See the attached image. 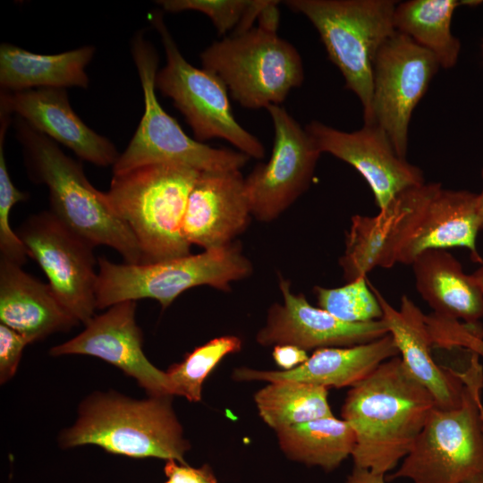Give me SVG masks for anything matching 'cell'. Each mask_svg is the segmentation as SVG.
<instances>
[{"instance_id":"cell-1","label":"cell","mask_w":483,"mask_h":483,"mask_svg":"<svg viewBox=\"0 0 483 483\" xmlns=\"http://www.w3.org/2000/svg\"><path fill=\"white\" fill-rule=\"evenodd\" d=\"M480 230L478 194L425 182L399 193L376 216H353L339 265L352 282L377 267L411 265L429 250L466 248L482 262L476 246Z\"/></svg>"},{"instance_id":"cell-2","label":"cell","mask_w":483,"mask_h":483,"mask_svg":"<svg viewBox=\"0 0 483 483\" xmlns=\"http://www.w3.org/2000/svg\"><path fill=\"white\" fill-rule=\"evenodd\" d=\"M436 402L400 356L391 358L352 386L341 416L352 428L354 467L386 474L411 448Z\"/></svg>"},{"instance_id":"cell-3","label":"cell","mask_w":483,"mask_h":483,"mask_svg":"<svg viewBox=\"0 0 483 483\" xmlns=\"http://www.w3.org/2000/svg\"><path fill=\"white\" fill-rule=\"evenodd\" d=\"M17 138L22 145L30 179L49 190L51 212L93 247L115 250L124 263H142L138 242L114 211L105 192L88 181L80 163L65 155L56 142L17 117Z\"/></svg>"},{"instance_id":"cell-4","label":"cell","mask_w":483,"mask_h":483,"mask_svg":"<svg viewBox=\"0 0 483 483\" xmlns=\"http://www.w3.org/2000/svg\"><path fill=\"white\" fill-rule=\"evenodd\" d=\"M171 400L172 396L137 400L114 392L94 393L81 402L75 423L61 433L60 445H95L131 458L186 463L191 445Z\"/></svg>"},{"instance_id":"cell-5","label":"cell","mask_w":483,"mask_h":483,"mask_svg":"<svg viewBox=\"0 0 483 483\" xmlns=\"http://www.w3.org/2000/svg\"><path fill=\"white\" fill-rule=\"evenodd\" d=\"M199 173L185 165L160 163L113 175L106 199L134 234L142 263L191 254L182 225Z\"/></svg>"},{"instance_id":"cell-6","label":"cell","mask_w":483,"mask_h":483,"mask_svg":"<svg viewBox=\"0 0 483 483\" xmlns=\"http://www.w3.org/2000/svg\"><path fill=\"white\" fill-rule=\"evenodd\" d=\"M482 365L470 352L464 370L462 404L454 409L435 407L399 468L386 480L407 479L412 483H464L483 474Z\"/></svg>"},{"instance_id":"cell-7","label":"cell","mask_w":483,"mask_h":483,"mask_svg":"<svg viewBox=\"0 0 483 483\" xmlns=\"http://www.w3.org/2000/svg\"><path fill=\"white\" fill-rule=\"evenodd\" d=\"M318 30L346 88L360 99L364 124H374L373 65L383 43L395 31L392 0H288Z\"/></svg>"},{"instance_id":"cell-8","label":"cell","mask_w":483,"mask_h":483,"mask_svg":"<svg viewBox=\"0 0 483 483\" xmlns=\"http://www.w3.org/2000/svg\"><path fill=\"white\" fill-rule=\"evenodd\" d=\"M97 265V309L141 299L156 300L165 309L192 287L208 285L228 292L233 282L252 273L250 261L233 242L154 263L116 264L99 257Z\"/></svg>"},{"instance_id":"cell-9","label":"cell","mask_w":483,"mask_h":483,"mask_svg":"<svg viewBox=\"0 0 483 483\" xmlns=\"http://www.w3.org/2000/svg\"><path fill=\"white\" fill-rule=\"evenodd\" d=\"M200 59L203 68L218 76L246 108L280 106L304 79L297 49L276 31L259 26L215 41Z\"/></svg>"},{"instance_id":"cell-10","label":"cell","mask_w":483,"mask_h":483,"mask_svg":"<svg viewBox=\"0 0 483 483\" xmlns=\"http://www.w3.org/2000/svg\"><path fill=\"white\" fill-rule=\"evenodd\" d=\"M131 53L142 87L144 113L131 142L113 165L114 174L160 163L182 164L200 172L243 167L250 158L247 155L192 140L163 109L155 92L157 53L141 33L133 38Z\"/></svg>"},{"instance_id":"cell-11","label":"cell","mask_w":483,"mask_h":483,"mask_svg":"<svg viewBox=\"0 0 483 483\" xmlns=\"http://www.w3.org/2000/svg\"><path fill=\"white\" fill-rule=\"evenodd\" d=\"M150 18L161 37L166 56V64L157 73L156 88L174 101L192 129L196 140L203 143L210 139H223L249 157L263 158V144L233 116L223 80L212 72L199 69L186 61L161 13L155 12Z\"/></svg>"},{"instance_id":"cell-12","label":"cell","mask_w":483,"mask_h":483,"mask_svg":"<svg viewBox=\"0 0 483 483\" xmlns=\"http://www.w3.org/2000/svg\"><path fill=\"white\" fill-rule=\"evenodd\" d=\"M16 233L29 257L37 261L47 275L59 301L86 325L97 309L94 247L51 211L30 216Z\"/></svg>"},{"instance_id":"cell-13","label":"cell","mask_w":483,"mask_h":483,"mask_svg":"<svg viewBox=\"0 0 483 483\" xmlns=\"http://www.w3.org/2000/svg\"><path fill=\"white\" fill-rule=\"evenodd\" d=\"M436 58L408 36L394 31L379 47L373 65L374 124L406 158L412 111L439 68Z\"/></svg>"},{"instance_id":"cell-14","label":"cell","mask_w":483,"mask_h":483,"mask_svg":"<svg viewBox=\"0 0 483 483\" xmlns=\"http://www.w3.org/2000/svg\"><path fill=\"white\" fill-rule=\"evenodd\" d=\"M275 131L271 157L245 178L251 215L270 222L284 212L309 188L322 154L313 139L281 106L266 108Z\"/></svg>"},{"instance_id":"cell-15","label":"cell","mask_w":483,"mask_h":483,"mask_svg":"<svg viewBox=\"0 0 483 483\" xmlns=\"http://www.w3.org/2000/svg\"><path fill=\"white\" fill-rule=\"evenodd\" d=\"M305 130L321 153L348 163L362 175L379 210L404 190L425 183L421 169L399 157L377 124L346 132L312 121Z\"/></svg>"},{"instance_id":"cell-16","label":"cell","mask_w":483,"mask_h":483,"mask_svg":"<svg viewBox=\"0 0 483 483\" xmlns=\"http://www.w3.org/2000/svg\"><path fill=\"white\" fill-rule=\"evenodd\" d=\"M135 311L136 301L114 304L105 313L95 315L78 335L52 347L50 354L99 358L134 378L149 395L173 396L165 371L155 367L143 352Z\"/></svg>"},{"instance_id":"cell-17","label":"cell","mask_w":483,"mask_h":483,"mask_svg":"<svg viewBox=\"0 0 483 483\" xmlns=\"http://www.w3.org/2000/svg\"><path fill=\"white\" fill-rule=\"evenodd\" d=\"M283 301L270 306L265 325L256 335L262 346L292 344L305 351L348 347L369 343L388 334L382 319L348 323L319 307L303 294H295L291 283L279 277Z\"/></svg>"},{"instance_id":"cell-18","label":"cell","mask_w":483,"mask_h":483,"mask_svg":"<svg viewBox=\"0 0 483 483\" xmlns=\"http://www.w3.org/2000/svg\"><path fill=\"white\" fill-rule=\"evenodd\" d=\"M244 180L240 170L199 173L182 225L189 244L217 249L247 229L252 215Z\"/></svg>"},{"instance_id":"cell-19","label":"cell","mask_w":483,"mask_h":483,"mask_svg":"<svg viewBox=\"0 0 483 483\" xmlns=\"http://www.w3.org/2000/svg\"><path fill=\"white\" fill-rule=\"evenodd\" d=\"M369 285L381 305V319L405 367L431 394L436 407L442 410L459 407L465 389L464 371L436 363L432 354L434 344L427 315L406 295L402 296L399 309L393 307L376 287Z\"/></svg>"},{"instance_id":"cell-20","label":"cell","mask_w":483,"mask_h":483,"mask_svg":"<svg viewBox=\"0 0 483 483\" xmlns=\"http://www.w3.org/2000/svg\"><path fill=\"white\" fill-rule=\"evenodd\" d=\"M0 109L17 114L38 131L96 165H114L120 156L109 140L92 131L74 113L65 89L1 90Z\"/></svg>"},{"instance_id":"cell-21","label":"cell","mask_w":483,"mask_h":483,"mask_svg":"<svg viewBox=\"0 0 483 483\" xmlns=\"http://www.w3.org/2000/svg\"><path fill=\"white\" fill-rule=\"evenodd\" d=\"M399 356L393 337L387 334L374 341L348 347L317 349L300 366L290 370H233L237 381H295L326 388L353 386L386 360Z\"/></svg>"},{"instance_id":"cell-22","label":"cell","mask_w":483,"mask_h":483,"mask_svg":"<svg viewBox=\"0 0 483 483\" xmlns=\"http://www.w3.org/2000/svg\"><path fill=\"white\" fill-rule=\"evenodd\" d=\"M0 321L30 343L69 331L79 321L59 301L49 284L0 259Z\"/></svg>"},{"instance_id":"cell-23","label":"cell","mask_w":483,"mask_h":483,"mask_svg":"<svg viewBox=\"0 0 483 483\" xmlns=\"http://www.w3.org/2000/svg\"><path fill=\"white\" fill-rule=\"evenodd\" d=\"M415 286L436 316L479 324L483 292L472 275L446 250H429L411 263Z\"/></svg>"},{"instance_id":"cell-24","label":"cell","mask_w":483,"mask_h":483,"mask_svg":"<svg viewBox=\"0 0 483 483\" xmlns=\"http://www.w3.org/2000/svg\"><path fill=\"white\" fill-rule=\"evenodd\" d=\"M95 47L85 46L71 51L41 55L12 44L0 47L1 90L16 92L38 88H88L85 67Z\"/></svg>"},{"instance_id":"cell-25","label":"cell","mask_w":483,"mask_h":483,"mask_svg":"<svg viewBox=\"0 0 483 483\" xmlns=\"http://www.w3.org/2000/svg\"><path fill=\"white\" fill-rule=\"evenodd\" d=\"M480 1L410 0L397 4L394 26L414 42L429 51L445 69L453 67L461 44L451 31L454 10L463 4H479Z\"/></svg>"},{"instance_id":"cell-26","label":"cell","mask_w":483,"mask_h":483,"mask_svg":"<svg viewBox=\"0 0 483 483\" xmlns=\"http://www.w3.org/2000/svg\"><path fill=\"white\" fill-rule=\"evenodd\" d=\"M275 432L279 446L289 459L326 471L352 456L356 443L351 426L334 415Z\"/></svg>"},{"instance_id":"cell-27","label":"cell","mask_w":483,"mask_h":483,"mask_svg":"<svg viewBox=\"0 0 483 483\" xmlns=\"http://www.w3.org/2000/svg\"><path fill=\"white\" fill-rule=\"evenodd\" d=\"M254 401L260 418L280 429L333 416L328 389L295 381H275L259 389Z\"/></svg>"},{"instance_id":"cell-28","label":"cell","mask_w":483,"mask_h":483,"mask_svg":"<svg viewBox=\"0 0 483 483\" xmlns=\"http://www.w3.org/2000/svg\"><path fill=\"white\" fill-rule=\"evenodd\" d=\"M242 346V341L238 336L222 335L196 347L165 371L173 394L199 402L208 376L225 356L240 352Z\"/></svg>"},{"instance_id":"cell-29","label":"cell","mask_w":483,"mask_h":483,"mask_svg":"<svg viewBox=\"0 0 483 483\" xmlns=\"http://www.w3.org/2000/svg\"><path fill=\"white\" fill-rule=\"evenodd\" d=\"M313 292L318 307L342 321L366 323L383 317L381 305L367 276L335 288L315 286Z\"/></svg>"},{"instance_id":"cell-30","label":"cell","mask_w":483,"mask_h":483,"mask_svg":"<svg viewBox=\"0 0 483 483\" xmlns=\"http://www.w3.org/2000/svg\"><path fill=\"white\" fill-rule=\"evenodd\" d=\"M10 124V114L0 113V253L1 258L22 266L28 251L10 225V215L14 204L27 199L28 195L18 190L7 170L4 140Z\"/></svg>"},{"instance_id":"cell-31","label":"cell","mask_w":483,"mask_h":483,"mask_svg":"<svg viewBox=\"0 0 483 483\" xmlns=\"http://www.w3.org/2000/svg\"><path fill=\"white\" fill-rule=\"evenodd\" d=\"M251 0H161L157 1L170 13L197 11L206 14L219 35L238 26Z\"/></svg>"},{"instance_id":"cell-32","label":"cell","mask_w":483,"mask_h":483,"mask_svg":"<svg viewBox=\"0 0 483 483\" xmlns=\"http://www.w3.org/2000/svg\"><path fill=\"white\" fill-rule=\"evenodd\" d=\"M440 346L445 349L462 348L476 353L483 360V326L459 320H447L440 325L436 333ZM483 390V365L481 372Z\"/></svg>"},{"instance_id":"cell-33","label":"cell","mask_w":483,"mask_h":483,"mask_svg":"<svg viewBox=\"0 0 483 483\" xmlns=\"http://www.w3.org/2000/svg\"><path fill=\"white\" fill-rule=\"evenodd\" d=\"M30 341L6 326L0 324V382L11 379L18 369L22 352Z\"/></svg>"},{"instance_id":"cell-34","label":"cell","mask_w":483,"mask_h":483,"mask_svg":"<svg viewBox=\"0 0 483 483\" xmlns=\"http://www.w3.org/2000/svg\"><path fill=\"white\" fill-rule=\"evenodd\" d=\"M164 472L166 477L165 483H218L208 464L194 468L187 463L170 460L166 461Z\"/></svg>"},{"instance_id":"cell-35","label":"cell","mask_w":483,"mask_h":483,"mask_svg":"<svg viewBox=\"0 0 483 483\" xmlns=\"http://www.w3.org/2000/svg\"><path fill=\"white\" fill-rule=\"evenodd\" d=\"M272 356L275 362L283 370L295 369L309 358L307 351L292 344L274 346Z\"/></svg>"},{"instance_id":"cell-36","label":"cell","mask_w":483,"mask_h":483,"mask_svg":"<svg viewBox=\"0 0 483 483\" xmlns=\"http://www.w3.org/2000/svg\"><path fill=\"white\" fill-rule=\"evenodd\" d=\"M386 475L368 469L354 467L345 483H386Z\"/></svg>"},{"instance_id":"cell-37","label":"cell","mask_w":483,"mask_h":483,"mask_svg":"<svg viewBox=\"0 0 483 483\" xmlns=\"http://www.w3.org/2000/svg\"><path fill=\"white\" fill-rule=\"evenodd\" d=\"M482 179H483V168H482ZM478 213L479 217L480 228L483 230V189L479 194H478Z\"/></svg>"},{"instance_id":"cell-38","label":"cell","mask_w":483,"mask_h":483,"mask_svg":"<svg viewBox=\"0 0 483 483\" xmlns=\"http://www.w3.org/2000/svg\"><path fill=\"white\" fill-rule=\"evenodd\" d=\"M475 281L483 292V266L478 268L473 274Z\"/></svg>"},{"instance_id":"cell-39","label":"cell","mask_w":483,"mask_h":483,"mask_svg":"<svg viewBox=\"0 0 483 483\" xmlns=\"http://www.w3.org/2000/svg\"><path fill=\"white\" fill-rule=\"evenodd\" d=\"M464 483H483V474L475 476V477L468 479Z\"/></svg>"}]
</instances>
